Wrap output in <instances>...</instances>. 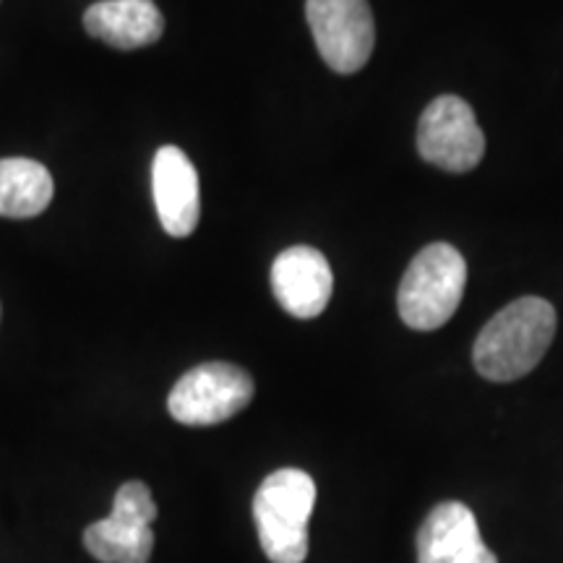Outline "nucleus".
<instances>
[{
    "mask_svg": "<svg viewBox=\"0 0 563 563\" xmlns=\"http://www.w3.org/2000/svg\"><path fill=\"white\" fill-rule=\"evenodd\" d=\"M253 399V378L232 363L196 365L173 386L167 410L183 426H217L235 418Z\"/></svg>",
    "mask_w": 563,
    "mask_h": 563,
    "instance_id": "obj_5",
    "label": "nucleus"
},
{
    "mask_svg": "<svg viewBox=\"0 0 563 563\" xmlns=\"http://www.w3.org/2000/svg\"><path fill=\"white\" fill-rule=\"evenodd\" d=\"M464 282H467V264L454 245H426L407 266L399 285V316L415 332H433L456 313Z\"/></svg>",
    "mask_w": 563,
    "mask_h": 563,
    "instance_id": "obj_3",
    "label": "nucleus"
},
{
    "mask_svg": "<svg viewBox=\"0 0 563 563\" xmlns=\"http://www.w3.org/2000/svg\"><path fill=\"white\" fill-rule=\"evenodd\" d=\"M555 336V308L543 298H519L485 323L473 361L488 382H517L545 357Z\"/></svg>",
    "mask_w": 563,
    "mask_h": 563,
    "instance_id": "obj_1",
    "label": "nucleus"
},
{
    "mask_svg": "<svg viewBox=\"0 0 563 563\" xmlns=\"http://www.w3.org/2000/svg\"><path fill=\"white\" fill-rule=\"evenodd\" d=\"M418 563H498L483 543L475 514L460 501L433 506L418 532Z\"/></svg>",
    "mask_w": 563,
    "mask_h": 563,
    "instance_id": "obj_10",
    "label": "nucleus"
},
{
    "mask_svg": "<svg viewBox=\"0 0 563 563\" xmlns=\"http://www.w3.org/2000/svg\"><path fill=\"white\" fill-rule=\"evenodd\" d=\"M272 292L295 319H316L332 300V266L327 256L311 245H292L274 258Z\"/></svg>",
    "mask_w": 563,
    "mask_h": 563,
    "instance_id": "obj_8",
    "label": "nucleus"
},
{
    "mask_svg": "<svg viewBox=\"0 0 563 563\" xmlns=\"http://www.w3.org/2000/svg\"><path fill=\"white\" fill-rule=\"evenodd\" d=\"M53 175L37 159H0V217L30 220L51 207Z\"/></svg>",
    "mask_w": 563,
    "mask_h": 563,
    "instance_id": "obj_12",
    "label": "nucleus"
},
{
    "mask_svg": "<svg viewBox=\"0 0 563 563\" xmlns=\"http://www.w3.org/2000/svg\"><path fill=\"white\" fill-rule=\"evenodd\" d=\"M420 157L446 173H470L481 165L485 136L475 110L462 97L443 95L422 110L418 125Z\"/></svg>",
    "mask_w": 563,
    "mask_h": 563,
    "instance_id": "obj_7",
    "label": "nucleus"
},
{
    "mask_svg": "<svg viewBox=\"0 0 563 563\" xmlns=\"http://www.w3.org/2000/svg\"><path fill=\"white\" fill-rule=\"evenodd\" d=\"M316 506V483L302 470H277L253 498L258 540L272 563H302L308 555V519Z\"/></svg>",
    "mask_w": 563,
    "mask_h": 563,
    "instance_id": "obj_2",
    "label": "nucleus"
},
{
    "mask_svg": "<svg viewBox=\"0 0 563 563\" xmlns=\"http://www.w3.org/2000/svg\"><path fill=\"white\" fill-rule=\"evenodd\" d=\"M157 519L150 485L123 483L115 493L110 517L84 530V545L102 563H150L154 551L152 522Z\"/></svg>",
    "mask_w": 563,
    "mask_h": 563,
    "instance_id": "obj_4",
    "label": "nucleus"
},
{
    "mask_svg": "<svg viewBox=\"0 0 563 563\" xmlns=\"http://www.w3.org/2000/svg\"><path fill=\"white\" fill-rule=\"evenodd\" d=\"M306 16L323 63L336 74H355L376 45L368 0H306Z\"/></svg>",
    "mask_w": 563,
    "mask_h": 563,
    "instance_id": "obj_6",
    "label": "nucleus"
},
{
    "mask_svg": "<svg viewBox=\"0 0 563 563\" xmlns=\"http://www.w3.org/2000/svg\"><path fill=\"white\" fill-rule=\"evenodd\" d=\"M84 30L115 51H139L165 34V16L154 0H100L84 13Z\"/></svg>",
    "mask_w": 563,
    "mask_h": 563,
    "instance_id": "obj_11",
    "label": "nucleus"
},
{
    "mask_svg": "<svg viewBox=\"0 0 563 563\" xmlns=\"http://www.w3.org/2000/svg\"><path fill=\"white\" fill-rule=\"evenodd\" d=\"M152 191L159 222L167 235L188 238L201 217L199 173L178 146H162L154 154Z\"/></svg>",
    "mask_w": 563,
    "mask_h": 563,
    "instance_id": "obj_9",
    "label": "nucleus"
}]
</instances>
